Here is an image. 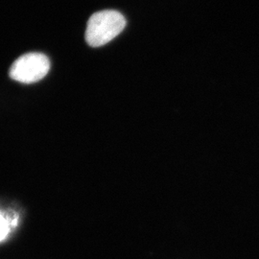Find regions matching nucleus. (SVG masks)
<instances>
[{"mask_svg": "<svg viewBox=\"0 0 259 259\" xmlns=\"http://www.w3.org/2000/svg\"><path fill=\"white\" fill-rule=\"evenodd\" d=\"M50 69L47 56L32 52L20 56L10 68V77L19 83H33L44 79Z\"/></svg>", "mask_w": 259, "mask_h": 259, "instance_id": "f03ea898", "label": "nucleus"}, {"mask_svg": "<svg viewBox=\"0 0 259 259\" xmlns=\"http://www.w3.org/2000/svg\"><path fill=\"white\" fill-rule=\"evenodd\" d=\"M126 26L124 16L113 10L93 14L88 21L85 40L92 47H100L117 37Z\"/></svg>", "mask_w": 259, "mask_h": 259, "instance_id": "f257e3e1", "label": "nucleus"}, {"mask_svg": "<svg viewBox=\"0 0 259 259\" xmlns=\"http://www.w3.org/2000/svg\"><path fill=\"white\" fill-rule=\"evenodd\" d=\"M19 224V216L15 212L5 213L0 211V243L5 240L10 232Z\"/></svg>", "mask_w": 259, "mask_h": 259, "instance_id": "7ed1b4c3", "label": "nucleus"}]
</instances>
